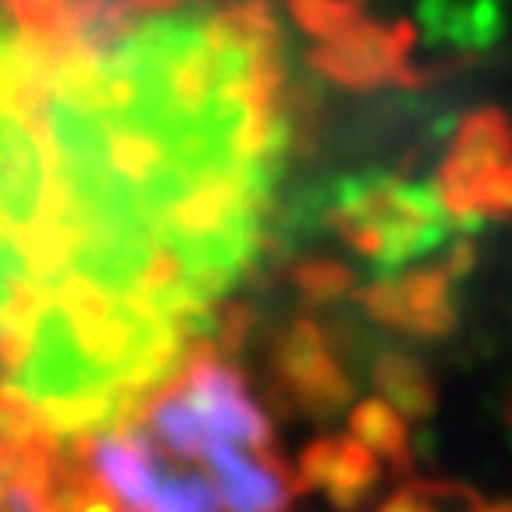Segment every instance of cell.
<instances>
[{
	"instance_id": "obj_1",
	"label": "cell",
	"mask_w": 512,
	"mask_h": 512,
	"mask_svg": "<svg viewBox=\"0 0 512 512\" xmlns=\"http://www.w3.org/2000/svg\"><path fill=\"white\" fill-rule=\"evenodd\" d=\"M50 196L32 328L100 374L157 381L267 246L288 125L274 32L217 0H54Z\"/></svg>"
},
{
	"instance_id": "obj_2",
	"label": "cell",
	"mask_w": 512,
	"mask_h": 512,
	"mask_svg": "<svg viewBox=\"0 0 512 512\" xmlns=\"http://www.w3.org/2000/svg\"><path fill=\"white\" fill-rule=\"evenodd\" d=\"M203 338L143 399L64 438V470L107 512H288L299 491L249 381Z\"/></svg>"
},
{
	"instance_id": "obj_3",
	"label": "cell",
	"mask_w": 512,
	"mask_h": 512,
	"mask_svg": "<svg viewBox=\"0 0 512 512\" xmlns=\"http://www.w3.org/2000/svg\"><path fill=\"white\" fill-rule=\"evenodd\" d=\"M47 68V36L11 0H0V239H25L32 249L50 196Z\"/></svg>"
},
{
	"instance_id": "obj_4",
	"label": "cell",
	"mask_w": 512,
	"mask_h": 512,
	"mask_svg": "<svg viewBox=\"0 0 512 512\" xmlns=\"http://www.w3.org/2000/svg\"><path fill=\"white\" fill-rule=\"evenodd\" d=\"M452 210L438 189L399 178H356L342 182L328 207V224L352 253L367 256L384 274L402 271L416 256L431 253L452 232Z\"/></svg>"
},
{
	"instance_id": "obj_5",
	"label": "cell",
	"mask_w": 512,
	"mask_h": 512,
	"mask_svg": "<svg viewBox=\"0 0 512 512\" xmlns=\"http://www.w3.org/2000/svg\"><path fill=\"white\" fill-rule=\"evenodd\" d=\"M438 196L456 217L512 214V132L498 114H477L463 125L441 164Z\"/></svg>"
},
{
	"instance_id": "obj_6",
	"label": "cell",
	"mask_w": 512,
	"mask_h": 512,
	"mask_svg": "<svg viewBox=\"0 0 512 512\" xmlns=\"http://www.w3.org/2000/svg\"><path fill=\"white\" fill-rule=\"evenodd\" d=\"M64 488V438L0 399V512H54Z\"/></svg>"
},
{
	"instance_id": "obj_7",
	"label": "cell",
	"mask_w": 512,
	"mask_h": 512,
	"mask_svg": "<svg viewBox=\"0 0 512 512\" xmlns=\"http://www.w3.org/2000/svg\"><path fill=\"white\" fill-rule=\"evenodd\" d=\"M473 246H459L441 267H402L363 292V306L381 324L416 338H441L456 328V278L470 267Z\"/></svg>"
},
{
	"instance_id": "obj_8",
	"label": "cell",
	"mask_w": 512,
	"mask_h": 512,
	"mask_svg": "<svg viewBox=\"0 0 512 512\" xmlns=\"http://www.w3.org/2000/svg\"><path fill=\"white\" fill-rule=\"evenodd\" d=\"M274 374L285 388V399L317 420H331L352 399V381L342 360L335 356L320 324L310 317L292 320L281 335L274 349Z\"/></svg>"
},
{
	"instance_id": "obj_9",
	"label": "cell",
	"mask_w": 512,
	"mask_h": 512,
	"mask_svg": "<svg viewBox=\"0 0 512 512\" xmlns=\"http://www.w3.org/2000/svg\"><path fill=\"white\" fill-rule=\"evenodd\" d=\"M381 484V459L356 438H317L299 459V488H313L335 509L360 512Z\"/></svg>"
},
{
	"instance_id": "obj_10",
	"label": "cell",
	"mask_w": 512,
	"mask_h": 512,
	"mask_svg": "<svg viewBox=\"0 0 512 512\" xmlns=\"http://www.w3.org/2000/svg\"><path fill=\"white\" fill-rule=\"evenodd\" d=\"M40 303V264L25 239H0V381L15 367L18 345Z\"/></svg>"
},
{
	"instance_id": "obj_11",
	"label": "cell",
	"mask_w": 512,
	"mask_h": 512,
	"mask_svg": "<svg viewBox=\"0 0 512 512\" xmlns=\"http://www.w3.org/2000/svg\"><path fill=\"white\" fill-rule=\"evenodd\" d=\"M374 384L384 402H392L402 416H413V420H424L438 406L431 370L409 352H381L374 363Z\"/></svg>"
},
{
	"instance_id": "obj_12",
	"label": "cell",
	"mask_w": 512,
	"mask_h": 512,
	"mask_svg": "<svg viewBox=\"0 0 512 512\" xmlns=\"http://www.w3.org/2000/svg\"><path fill=\"white\" fill-rule=\"evenodd\" d=\"M349 431L356 441L374 452L381 463H388L392 470H409V427L402 420V413L384 399H363L352 409Z\"/></svg>"
},
{
	"instance_id": "obj_13",
	"label": "cell",
	"mask_w": 512,
	"mask_h": 512,
	"mask_svg": "<svg viewBox=\"0 0 512 512\" xmlns=\"http://www.w3.org/2000/svg\"><path fill=\"white\" fill-rule=\"evenodd\" d=\"M349 271L335 260H310V264L296 267V285L303 288L310 299H335L349 288Z\"/></svg>"
},
{
	"instance_id": "obj_14",
	"label": "cell",
	"mask_w": 512,
	"mask_h": 512,
	"mask_svg": "<svg viewBox=\"0 0 512 512\" xmlns=\"http://www.w3.org/2000/svg\"><path fill=\"white\" fill-rule=\"evenodd\" d=\"M445 495H452V488H445V484L413 480V484L395 491L377 512H441V498Z\"/></svg>"
},
{
	"instance_id": "obj_15",
	"label": "cell",
	"mask_w": 512,
	"mask_h": 512,
	"mask_svg": "<svg viewBox=\"0 0 512 512\" xmlns=\"http://www.w3.org/2000/svg\"><path fill=\"white\" fill-rule=\"evenodd\" d=\"M470 512H512L509 502H484V505H473Z\"/></svg>"
},
{
	"instance_id": "obj_16",
	"label": "cell",
	"mask_w": 512,
	"mask_h": 512,
	"mask_svg": "<svg viewBox=\"0 0 512 512\" xmlns=\"http://www.w3.org/2000/svg\"><path fill=\"white\" fill-rule=\"evenodd\" d=\"M61 491H64V488H61ZM54 512H68V509H64V498H61V505H57V509H54Z\"/></svg>"
}]
</instances>
